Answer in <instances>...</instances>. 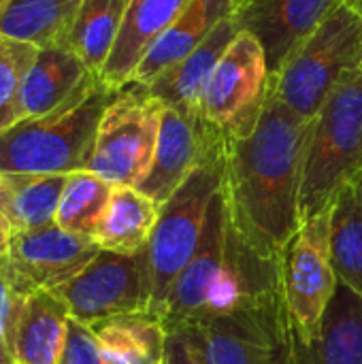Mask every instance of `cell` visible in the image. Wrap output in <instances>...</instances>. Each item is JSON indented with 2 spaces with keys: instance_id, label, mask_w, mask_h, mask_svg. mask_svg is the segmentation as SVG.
<instances>
[{
  "instance_id": "23",
  "label": "cell",
  "mask_w": 362,
  "mask_h": 364,
  "mask_svg": "<svg viewBox=\"0 0 362 364\" xmlns=\"http://www.w3.org/2000/svg\"><path fill=\"white\" fill-rule=\"evenodd\" d=\"M68 175H0V211L15 232L55 224V211Z\"/></svg>"
},
{
  "instance_id": "15",
  "label": "cell",
  "mask_w": 362,
  "mask_h": 364,
  "mask_svg": "<svg viewBox=\"0 0 362 364\" xmlns=\"http://www.w3.org/2000/svg\"><path fill=\"white\" fill-rule=\"evenodd\" d=\"M241 32L235 13L222 19L213 32L181 62H177L173 68L162 73L158 79H154L145 87L151 96H156L164 107H173L190 117H203L201 115V100L205 94V87L220 64L222 55L230 47V43Z\"/></svg>"
},
{
  "instance_id": "31",
  "label": "cell",
  "mask_w": 362,
  "mask_h": 364,
  "mask_svg": "<svg viewBox=\"0 0 362 364\" xmlns=\"http://www.w3.org/2000/svg\"><path fill=\"white\" fill-rule=\"evenodd\" d=\"M19 299L21 296L13 290L9 273H6L4 262L0 258V360L11 358L9 339H11V326H13V318H15Z\"/></svg>"
},
{
  "instance_id": "32",
  "label": "cell",
  "mask_w": 362,
  "mask_h": 364,
  "mask_svg": "<svg viewBox=\"0 0 362 364\" xmlns=\"http://www.w3.org/2000/svg\"><path fill=\"white\" fill-rule=\"evenodd\" d=\"M162 364H205L192 339L186 333L166 335L164 343V360Z\"/></svg>"
},
{
  "instance_id": "3",
  "label": "cell",
  "mask_w": 362,
  "mask_h": 364,
  "mask_svg": "<svg viewBox=\"0 0 362 364\" xmlns=\"http://www.w3.org/2000/svg\"><path fill=\"white\" fill-rule=\"evenodd\" d=\"M186 333L205 364H305V346L286 305L282 279L239 307L205 316Z\"/></svg>"
},
{
  "instance_id": "1",
  "label": "cell",
  "mask_w": 362,
  "mask_h": 364,
  "mask_svg": "<svg viewBox=\"0 0 362 364\" xmlns=\"http://www.w3.org/2000/svg\"><path fill=\"white\" fill-rule=\"evenodd\" d=\"M312 122L269 92L258 126L226 139L222 190L230 226L265 258H280L299 220L305 149Z\"/></svg>"
},
{
  "instance_id": "16",
  "label": "cell",
  "mask_w": 362,
  "mask_h": 364,
  "mask_svg": "<svg viewBox=\"0 0 362 364\" xmlns=\"http://www.w3.org/2000/svg\"><path fill=\"white\" fill-rule=\"evenodd\" d=\"M94 79H98V75L92 73L68 45L38 49L21 83V119L53 113L73 96H77L85 85H90Z\"/></svg>"
},
{
  "instance_id": "2",
  "label": "cell",
  "mask_w": 362,
  "mask_h": 364,
  "mask_svg": "<svg viewBox=\"0 0 362 364\" xmlns=\"http://www.w3.org/2000/svg\"><path fill=\"white\" fill-rule=\"evenodd\" d=\"M119 90L100 77L49 115L21 119L0 134V175L87 171L100 119Z\"/></svg>"
},
{
  "instance_id": "9",
  "label": "cell",
  "mask_w": 362,
  "mask_h": 364,
  "mask_svg": "<svg viewBox=\"0 0 362 364\" xmlns=\"http://www.w3.org/2000/svg\"><path fill=\"white\" fill-rule=\"evenodd\" d=\"M269 92L265 51L252 34L241 30L205 87L201 115L224 139H245L258 126Z\"/></svg>"
},
{
  "instance_id": "25",
  "label": "cell",
  "mask_w": 362,
  "mask_h": 364,
  "mask_svg": "<svg viewBox=\"0 0 362 364\" xmlns=\"http://www.w3.org/2000/svg\"><path fill=\"white\" fill-rule=\"evenodd\" d=\"M331 262L339 286L362 299V194L354 181L331 205Z\"/></svg>"
},
{
  "instance_id": "30",
  "label": "cell",
  "mask_w": 362,
  "mask_h": 364,
  "mask_svg": "<svg viewBox=\"0 0 362 364\" xmlns=\"http://www.w3.org/2000/svg\"><path fill=\"white\" fill-rule=\"evenodd\" d=\"M60 364H105L92 326H85L73 318L68 320V333Z\"/></svg>"
},
{
  "instance_id": "28",
  "label": "cell",
  "mask_w": 362,
  "mask_h": 364,
  "mask_svg": "<svg viewBox=\"0 0 362 364\" xmlns=\"http://www.w3.org/2000/svg\"><path fill=\"white\" fill-rule=\"evenodd\" d=\"M113 188L115 186L90 171L68 175L55 211V224L64 230L94 237L111 200Z\"/></svg>"
},
{
  "instance_id": "4",
  "label": "cell",
  "mask_w": 362,
  "mask_h": 364,
  "mask_svg": "<svg viewBox=\"0 0 362 364\" xmlns=\"http://www.w3.org/2000/svg\"><path fill=\"white\" fill-rule=\"evenodd\" d=\"M362 173V68L350 73L312 119L305 149L299 220L326 209Z\"/></svg>"
},
{
  "instance_id": "13",
  "label": "cell",
  "mask_w": 362,
  "mask_h": 364,
  "mask_svg": "<svg viewBox=\"0 0 362 364\" xmlns=\"http://www.w3.org/2000/svg\"><path fill=\"white\" fill-rule=\"evenodd\" d=\"M226 235H228V207H226L224 190L220 188L207 209L198 245L169 292L166 307L160 318L166 335L190 328L205 314L209 292L224 264Z\"/></svg>"
},
{
  "instance_id": "12",
  "label": "cell",
  "mask_w": 362,
  "mask_h": 364,
  "mask_svg": "<svg viewBox=\"0 0 362 364\" xmlns=\"http://www.w3.org/2000/svg\"><path fill=\"white\" fill-rule=\"evenodd\" d=\"M341 4L346 0H243L235 9V19L260 43L269 75L275 77Z\"/></svg>"
},
{
  "instance_id": "18",
  "label": "cell",
  "mask_w": 362,
  "mask_h": 364,
  "mask_svg": "<svg viewBox=\"0 0 362 364\" xmlns=\"http://www.w3.org/2000/svg\"><path fill=\"white\" fill-rule=\"evenodd\" d=\"M186 4L188 0H130L100 79L115 90L126 87L151 45Z\"/></svg>"
},
{
  "instance_id": "5",
  "label": "cell",
  "mask_w": 362,
  "mask_h": 364,
  "mask_svg": "<svg viewBox=\"0 0 362 364\" xmlns=\"http://www.w3.org/2000/svg\"><path fill=\"white\" fill-rule=\"evenodd\" d=\"M224 149L226 139L213 145V149L205 156V160L188 175V179L171 194V198L160 205V213L145 247L147 267H149V284L151 299L149 311L158 320L164 314L169 292L194 254L207 209L222 188L224 181Z\"/></svg>"
},
{
  "instance_id": "7",
  "label": "cell",
  "mask_w": 362,
  "mask_h": 364,
  "mask_svg": "<svg viewBox=\"0 0 362 364\" xmlns=\"http://www.w3.org/2000/svg\"><path fill=\"white\" fill-rule=\"evenodd\" d=\"M164 105L141 85L122 87L107 107L87 171L111 186L139 188L147 177Z\"/></svg>"
},
{
  "instance_id": "10",
  "label": "cell",
  "mask_w": 362,
  "mask_h": 364,
  "mask_svg": "<svg viewBox=\"0 0 362 364\" xmlns=\"http://www.w3.org/2000/svg\"><path fill=\"white\" fill-rule=\"evenodd\" d=\"M53 292L66 303L70 318L85 326L147 314L151 299L147 252L126 256L100 250L79 275Z\"/></svg>"
},
{
  "instance_id": "11",
  "label": "cell",
  "mask_w": 362,
  "mask_h": 364,
  "mask_svg": "<svg viewBox=\"0 0 362 364\" xmlns=\"http://www.w3.org/2000/svg\"><path fill=\"white\" fill-rule=\"evenodd\" d=\"M100 252L90 235L60 228L58 224L13 235L11 250L2 258L11 286L19 296L53 292L79 275Z\"/></svg>"
},
{
  "instance_id": "27",
  "label": "cell",
  "mask_w": 362,
  "mask_h": 364,
  "mask_svg": "<svg viewBox=\"0 0 362 364\" xmlns=\"http://www.w3.org/2000/svg\"><path fill=\"white\" fill-rule=\"evenodd\" d=\"M130 0H83L68 34V47L100 77L115 45Z\"/></svg>"
},
{
  "instance_id": "19",
  "label": "cell",
  "mask_w": 362,
  "mask_h": 364,
  "mask_svg": "<svg viewBox=\"0 0 362 364\" xmlns=\"http://www.w3.org/2000/svg\"><path fill=\"white\" fill-rule=\"evenodd\" d=\"M235 0H188L181 13L151 45L128 85H149L190 55L222 19L235 13Z\"/></svg>"
},
{
  "instance_id": "6",
  "label": "cell",
  "mask_w": 362,
  "mask_h": 364,
  "mask_svg": "<svg viewBox=\"0 0 362 364\" xmlns=\"http://www.w3.org/2000/svg\"><path fill=\"white\" fill-rule=\"evenodd\" d=\"M362 68V17L341 4L271 77L275 96L305 119H314L326 98Z\"/></svg>"
},
{
  "instance_id": "22",
  "label": "cell",
  "mask_w": 362,
  "mask_h": 364,
  "mask_svg": "<svg viewBox=\"0 0 362 364\" xmlns=\"http://www.w3.org/2000/svg\"><path fill=\"white\" fill-rule=\"evenodd\" d=\"M160 205L137 188L115 186L107 211L94 232L100 250L115 254H139L147 247Z\"/></svg>"
},
{
  "instance_id": "34",
  "label": "cell",
  "mask_w": 362,
  "mask_h": 364,
  "mask_svg": "<svg viewBox=\"0 0 362 364\" xmlns=\"http://www.w3.org/2000/svg\"><path fill=\"white\" fill-rule=\"evenodd\" d=\"M346 4H348L352 11H356L362 17V0H346Z\"/></svg>"
},
{
  "instance_id": "17",
  "label": "cell",
  "mask_w": 362,
  "mask_h": 364,
  "mask_svg": "<svg viewBox=\"0 0 362 364\" xmlns=\"http://www.w3.org/2000/svg\"><path fill=\"white\" fill-rule=\"evenodd\" d=\"M68 320V307L55 292L21 296L11 326V358L15 364H60Z\"/></svg>"
},
{
  "instance_id": "35",
  "label": "cell",
  "mask_w": 362,
  "mask_h": 364,
  "mask_svg": "<svg viewBox=\"0 0 362 364\" xmlns=\"http://www.w3.org/2000/svg\"><path fill=\"white\" fill-rule=\"evenodd\" d=\"M354 183L358 186V190H361V194H362V173L356 177V179H354Z\"/></svg>"
},
{
  "instance_id": "8",
  "label": "cell",
  "mask_w": 362,
  "mask_h": 364,
  "mask_svg": "<svg viewBox=\"0 0 362 364\" xmlns=\"http://www.w3.org/2000/svg\"><path fill=\"white\" fill-rule=\"evenodd\" d=\"M331 205L303 220L280 256L286 305L305 348L318 343L326 309L339 288L331 262Z\"/></svg>"
},
{
  "instance_id": "29",
  "label": "cell",
  "mask_w": 362,
  "mask_h": 364,
  "mask_svg": "<svg viewBox=\"0 0 362 364\" xmlns=\"http://www.w3.org/2000/svg\"><path fill=\"white\" fill-rule=\"evenodd\" d=\"M36 51L38 47L32 43L0 36V134L21 122V83L36 58Z\"/></svg>"
},
{
  "instance_id": "20",
  "label": "cell",
  "mask_w": 362,
  "mask_h": 364,
  "mask_svg": "<svg viewBox=\"0 0 362 364\" xmlns=\"http://www.w3.org/2000/svg\"><path fill=\"white\" fill-rule=\"evenodd\" d=\"M280 279V258L273 260L260 256L228 222L224 264L209 292L207 307L201 318L226 314L245 303L247 299L269 290Z\"/></svg>"
},
{
  "instance_id": "21",
  "label": "cell",
  "mask_w": 362,
  "mask_h": 364,
  "mask_svg": "<svg viewBox=\"0 0 362 364\" xmlns=\"http://www.w3.org/2000/svg\"><path fill=\"white\" fill-rule=\"evenodd\" d=\"M83 0H0V36L34 47L68 45Z\"/></svg>"
},
{
  "instance_id": "36",
  "label": "cell",
  "mask_w": 362,
  "mask_h": 364,
  "mask_svg": "<svg viewBox=\"0 0 362 364\" xmlns=\"http://www.w3.org/2000/svg\"><path fill=\"white\" fill-rule=\"evenodd\" d=\"M0 364H15V360L13 358H6V360H0Z\"/></svg>"
},
{
  "instance_id": "33",
  "label": "cell",
  "mask_w": 362,
  "mask_h": 364,
  "mask_svg": "<svg viewBox=\"0 0 362 364\" xmlns=\"http://www.w3.org/2000/svg\"><path fill=\"white\" fill-rule=\"evenodd\" d=\"M13 235H15V228L11 226V222L6 220V215L0 211V258H4L9 254Z\"/></svg>"
},
{
  "instance_id": "37",
  "label": "cell",
  "mask_w": 362,
  "mask_h": 364,
  "mask_svg": "<svg viewBox=\"0 0 362 364\" xmlns=\"http://www.w3.org/2000/svg\"><path fill=\"white\" fill-rule=\"evenodd\" d=\"M239 2H243V0H235V4H239Z\"/></svg>"
},
{
  "instance_id": "14",
  "label": "cell",
  "mask_w": 362,
  "mask_h": 364,
  "mask_svg": "<svg viewBox=\"0 0 362 364\" xmlns=\"http://www.w3.org/2000/svg\"><path fill=\"white\" fill-rule=\"evenodd\" d=\"M222 139L203 117H190L173 107H164L154 162L137 190L164 205Z\"/></svg>"
},
{
  "instance_id": "24",
  "label": "cell",
  "mask_w": 362,
  "mask_h": 364,
  "mask_svg": "<svg viewBox=\"0 0 362 364\" xmlns=\"http://www.w3.org/2000/svg\"><path fill=\"white\" fill-rule=\"evenodd\" d=\"M105 364H162L166 331L151 314H130L92 326Z\"/></svg>"
},
{
  "instance_id": "26",
  "label": "cell",
  "mask_w": 362,
  "mask_h": 364,
  "mask_svg": "<svg viewBox=\"0 0 362 364\" xmlns=\"http://www.w3.org/2000/svg\"><path fill=\"white\" fill-rule=\"evenodd\" d=\"M305 364H362V299L339 286L316 346L305 348Z\"/></svg>"
}]
</instances>
